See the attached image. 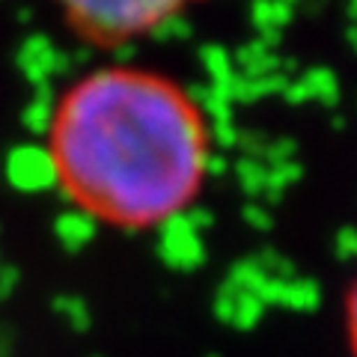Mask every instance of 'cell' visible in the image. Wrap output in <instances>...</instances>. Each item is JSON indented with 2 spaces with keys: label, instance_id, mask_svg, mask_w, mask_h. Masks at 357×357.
<instances>
[{
  "label": "cell",
  "instance_id": "cell-1",
  "mask_svg": "<svg viewBox=\"0 0 357 357\" xmlns=\"http://www.w3.org/2000/svg\"><path fill=\"white\" fill-rule=\"evenodd\" d=\"M45 158L57 194L119 232L161 229L203 197L215 134L178 77L140 63L96 66L54 98Z\"/></svg>",
  "mask_w": 357,
  "mask_h": 357
},
{
  "label": "cell",
  "instance_id": "cell-2",
  "mask_svg": "<svg viewBox=\"0 0 357 357\" xmlns=\"http://www.w3.org/2000/svg\"><path fill=\"white\" fill-rule=\"evenodd\" d=\"M72 36L93 48L149 39L206 0H51Z\"/></svg>",
  "mask_w": 357,
  "mask_h": 357
},
{
  "label": "cell",
  "instance_id": "cell-3",
  "mask_svg": "<svg viewBox=\"0 0 357 357\" xmlns=\"http://www.w3.org/2000/svg\"><path fill=\"white\" fill-rule=\"evenodd\" d=\"M342 333H345L349 354L357 357V277L351 280L349 292H345V301H342Z\"/></svg>",
  "mask_w": 357,
  "mask_h": 357
}]
</instances>
